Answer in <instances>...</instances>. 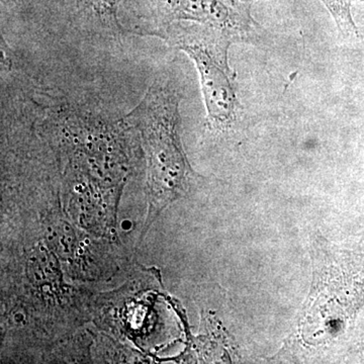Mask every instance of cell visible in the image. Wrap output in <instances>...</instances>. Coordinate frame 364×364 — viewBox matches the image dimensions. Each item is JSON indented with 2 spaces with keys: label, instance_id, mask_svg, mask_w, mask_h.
<instances>
[{
  "label": "cell",
  "instance_id": "obj_1",
  "mask_svg": "<svg viewBox=\"0 0 364 364\" xmlns=\"http://www.w3.org/2000/svg\"><path fill=\"white\" fill-rule=\"evenodd\" d=\"M181 95L170 79H157L126 117L142 135L149 164V184L156 198L181 188L189 169L179 145Z\"/></svg>",
  "mask_w": 364,
  "mask_h": 364
},
{
  "label": "cell",
  "instance_id": "obj_2",
  "mask_svg": "<svg viewBox=\"0 0 364 364\" xmlns=\"http://www.w3.org/2000/svg\"><path fill=\"white\" fill-rule=\"evenodd\" d=\"M188 54L200 74L208 121L213 128H230L238 114L239 102L229 50L238 42L221 28L191 21H176L163 28L160 37Z\"/></svg>",
  "mask_w": 364,
  "mask_h": 364
},
{
  "label": "cell",
  "instance_id": "obj_3",
  "mask_svg": "<svg viewBox=\"0 0 364 364\" xmlns=\"http://www.w3.org/2000/svg\"><path fill=\"white\" fill-rule=\"evenodd\" d=\"M158 16L159 37L163 28L176 21H191L221 28L237 41L247 40L257 23L250 4L240 0H150Z\"/></svg>",
  "mask_w": 364,
  "mask_h": 364
},
{
  "label": "cell",
  "instance_id": "obj_4",
  "mask_svg": "<svg viewBox=\"0 0 364 364\" xmlns=\"http://www.w3.org/2000/svg\"><path fill=\"white\" fill-rule=\"evenodd\" d=\"M122 0H85V6L100 26L109 31V35L131 33L124 23L119 21V9Z\"/></svg>",
  "mask_w": 364,
  "mask_h": 364
},
{
  "label": "cell",
  "instance_id": "obj_5",
  "mask_svg": "<svg viewBox=\"0 0 364 364\" xmlns=\"http://www.w3.org/2000/svg\"><path fill=\"white\" fill-rule=\"evenodd\" d=\"M352 1L353 0H322L331 14L339 32L348 39L359 37L358 28L351 14Z\"/></svg>",
  "mask_w": 364,
  "mask_h": 364
},
{
  "label": "cell",
  "instance_id": "obj_6",
  "mask_svg": "<svg viewBox=\"0 0 364 364\" xmlns=\"http://www.w3.org/2000/svg\"><path fill=\"white\" fill-rule=\"evenodd\" d=\"M240 1L247 2V4H250V2L256 1V0H240Z\"/></svg>",
  "mask_w": 364,
  "mask_h": 364
}]
</instances>
